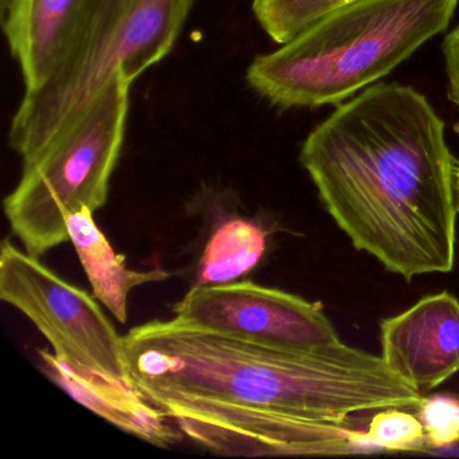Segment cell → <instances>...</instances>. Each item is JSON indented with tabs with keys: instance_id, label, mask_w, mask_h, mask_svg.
<instances>
[{
	"instance_id": "6da1fadb",
	"label": "cell",
	"mask_w": 459,
	"mask_h": 459,
	"mask_svg": "<svg viewBox=\"0 0 459 459\" xmlns=\"http://www.w3.org/2000/svg\"><path fill=\"white\" fill-rule=\"evenodd\" d=\"M426 96L377 82L337 108L299 160L354 248L411 281L451 273L456 255L454 160Z\"/></svg>"
},
{
	"instance_id": "7a4b0ae2",
	"label": "cell",
	"mask_w": 459,
	"mask_h": 459,
	"mask_svg": "<svg viewBox=\"0 0 459 459\" xmlns=\"http://www.w3.org/2000/svg\"><path fill=\"white\" fill-rule=\"evenodd\" d=\"M131 375L152 404L204 400L311 420L346 423L385 408L416 411L426 396L381 356L341 342L281 351L154 319L125 335Z\"/></svg>"
},
{
	"instance_id": "3957f363",
	"label": "cell",
	"mask_w": 459,
	"mask_h": 459,
	"mask_svg": "<svg viewBox=\"0 0 459 459\" xmlns=\"http://www.w3.org/2000/svg\"><path fill=\"white\" fill-rule=\"evenodd\" d=\"M459 0H356L247 71L252 90L281 109L340 106L388 76L437 34Z\"/></svg>"
},
{
	"instance_id": "277c9868",
	"label": "cell",
	"mask_w": 459,
	"mask_h": 459,
	"mask_svg": "<svg viewBox=\"0 0 459 459\" xmlns=\"http://www.w3.org/2000/svg\"><path fill=\"white\" fill-rule=\"evenodd\" d=\"M195 0H84L68 47L41 88L25 92L9 142L25 160L39 154L123 71L130 82L173 49Z\"/></svg>"
},
{
	"instance_id": "5b68a950",
	"label": "cell",
	"mask_w": 459,
	"mask_h": 459,
	"mask_svg": "<svg viewBox=\"0 0 459 459\" xmlns=\"http://www.w3.org/2000/svg\"><path fill=\"white\" fill-rule=\"evenodd\" d=\"M133 82L123 71L39 154L23 162L17 186L4 198L13 235L36 257L69 241L66 221L88 206L106 205L125 143Z\"/></svg>"
},
{
	"instance_id": "8992f818",
	"label": "cell",
	"mask_w": 459,
	"mask_h": 459,
	"mask_svg": "<svg viewBox=\"0 0 459 459\" xmlns=\"http://www.w3.org/2000/svg\"><path fill=\"white\" fill-rule=\"evenodd\" d=\"M0 299L20 310L74 369L136 389L123 335L98 299L10 238L0 247Z\"/></svg>"
},
{
	"instance_id": "52a82bcc",
	"label": "cell",
	"mask_w": 459,
	"mask_h": 459,
	"mask_svg": "<svg viewBox=\"0 0 459 459\" xmlns=\"http://www.w3.org/2000/svg\"><path fill=\"white\" fill-rule=\"evenodd\" d=\"M195 445L217 455H349L377 451L351 421L311 420L204 400L155 403Z\"/></svg>"
},
{
	"instance_id": "ba28073f",
	"label": "cell",
	"mask_w": 459,
	"mask_h": 459,
	"mask_svg": "<svg viewBox=\"0 0 459 459\" xmlns=\"http://www.w3.org/2000/svg\"><path fill=\"white\" fill-rule=\"evenodd\" d=\"M173 313L189 326L281 351H313L342 342L321 303L251 281L192 287Z\"/></svg>"
},
{
	"instance_id": "9c48e42d",
	"label": "cell",
	"mask_w": 459,
	"mask_h": 459,
	"mask_svg": "<svg viewBox=\"0 0 459 459\" xmlns=\"http://www.w3.org/2000/svg\"><path fill=\"white\" fill-rule=\"evenodd\" d=\"M381 359L421 394L459 372V300L447 291L427 295L380 322Z\"/></svg>"
},
{
	"instance_id": "30bf717a",
	"label": "cell",
	"mask_w": 459,
	"mask_h": 459,
	"mask_svg": "<svg viewBox=\"0 0 459 459\" xmlns=\"http://www.w3.org/2000/svg\"><path fill=\"white\" fill-rule=\"evenodd\" d=\"M44 373L72 399L117 429L157 447L168 448L181 440L182 432L169 416L136 389L82 372L58 359L53 351H39Z\"/></svg>"
},
{
	"instance_id": "8fae6325",
	"label": "cell",
	"mask_w": 459,
	"mask_h": 459,
	"mask_svg": "<svg viewBox=\"0 0 459 459\" xmlns=\"http://www.w3.org/2000/svg\"><path fill=\"white\" fill-rule=\"evenodd\" d=\"M208 209L205 240L195 265L192 287L217 286L241 281L267 254L271 230L256 217L238 211L235 195L203 189L197 195Z\"/></svg>"
},
{
	"instance_id": "7c38bea8",
	"label": "cell",
	"mask_w": 459,
	"mask_h": 459,
	"mask_svg": "<svg viewBox=\"0 0 459 459\" xmlns=\"http://www.w3.org/2000/svg\"><path fill=\"white\" fill-rule=\"evenodd\" d=\"M84 0H10L2 10L4 36L20 64L26 92L55 74L74 34Z\"/></svg>"
},
{
	"instance_id": "4fadbf2b",
	"label": "cell",
	"mask_w": 459,
	"mask_h": 459,
	"mask_svg": "<svg viewBox=\"0 0 459 459\" xmlns=\"http://www.w3.org/2000/svg\"><path fill=\"white\" fill-rule=\"evenodd\" d=\"M95 212L82 206L68 217L69 241L74 244L93 297L108 308L109 313L120 322L127 324L128 298L136 287L168 281L173 273L154 268L149 271L131 270L125 255L117 254L103 230L93 219Z\"/></svg>"
},
{
	"instance_id": "5bb4252c",
	"label": "cell",
	"mask_w": 459,
	"mask_h": 459,
	"mask_svg": "<svg viewBox=\"0 0 459 459\" xmlns=\"http://www.w3.org/2000/svg\"><path fill=\"white\" fill-rule=\"evenodd\" d=\"M353 2L356 0H254L252 10L267 36L283 45Z\"/></svg>"
},
{
	"instance_id": "9a60e30c",
	"label": "cell",
	"mask_w": 459,
	"mask_h": 459,
	"mask_svg": "<svg viewBox=\"0 0 459 459\" xmlns=\"http://www.w3.org/2000/svg\"><path fill=\"white\" fill-rule=\"evenodd\" d=\"M365 437L377 450L418 451L429 447L418 413L404 408L376 411L365 429Z\"/></svg>"
},
{
	"instance_id": "2e32d148",
	"label": "cell",
	"mask_w": 459,
	"mask_h": 459,
	"mask_svg": "<svg viewBox=\"0 0 459 459\" xmlns=\"http://www.w3.org/2000/svg\"><path fill=\"white\" fill-rule=\"evenodd\" d=\"M416 413L423 423L429 447H448L459 442V397L450 394L426 397Z\"/></svg>"
},
{
	"instance_id": "e0dca14e",
	"label": "cell",
	"mask_w": 459,
	"mask_h": 459,
	"mask_svg": "<svg viewBox=\"0 0 459 459\" xmlns=\"http://www.w3.org/2000/svg\"><path fill=\"white\" fill-rule=\"evenodd\" d=\"M442 52L448 82V99L459 114V25L448 31L443 39ZM453 130L459 135V117L454 123Z\"/></svg>"
},
{
	"instance_id": "ac0fdd59",
	"label": "cell",
	"mask_w": 459,
	"mask_h": 459,
	"mask_svg": "<svg viewBox=\"0 0 459 459\" xmlns=\"http://www.w3.org/2000/svg\"><path fill=\"white\" fill-rule=\"evenodd\" d=\"M454 181H455L456 209L459 213V160H456L454 168Z\"/></svg>"
},
{
	"instance_id": "d6986e66",
	"label": "cell",
	"mask_w": 459,
	"mask_h": 459,
	"mask_svg": "<svg viewBox=\"0 0 459 459\" xmlns=\"http://www.w3.org/2000/svg\"><path fill=\"white\" fill-rule=\"evenodd\" d=\"M10 0H0V12L2 10H4V7L7 6V4H9Z\"/></svg>"
}]
</instances>
